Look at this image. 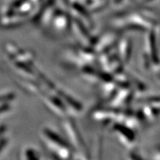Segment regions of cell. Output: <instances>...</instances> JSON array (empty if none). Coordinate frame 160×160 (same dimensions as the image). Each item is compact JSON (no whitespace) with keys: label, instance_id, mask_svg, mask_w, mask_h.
Returning <instances> with one entry per match:
<instances>
[{"label":"cell","instance_id":"1","mask_svg":"<svg viewBox=\"0 0 160 160\" xmlns=\"http://www.w3.org/2000/svg\"><path fill=\"white\" fill-rule=\"evenodd\" d=\"M66 130H67L68 134L70 137L73 142L77 145L78 147L80 148V149L85 150V145L84 143V140H82V138L81 137V135H80L79 132L78 131V129H77L76 126L74 125L72 122H67L65 124Z\"/></svg>","mask_w":160,"mask_h":160},{"label":"cell","instance_id":"2","mask_svg":"<svg viewBox=\"0 0 160 160\" xmlns=\"http://www.w3.org/2000/svg\"><path fill=\"white\" fill-rule=\"evenodd\" d=\"M44 133H45V137L49 139V141L54 145L56 147L60 148L62 149H68L71 150L70 148V146L60 136L57 134V133H55L54 131H51L48 128H46L44 131Z\"/></svg>","mask_w":160,"mask_h":160},{"label":"cell","instance_id":"3","mask_svg":"<svg viewBox=\"0 0 160 160\" xmlns=\"http://www.w3.org/2000/svg\"><path fill=\"white\" fill-rule=\"evenodd\" d=\"M113 129L120 136V139L121 140H125V142H128V144H131L134 141V133L132 131V130L130 128L122 125H116L113 127Z\"/></svg>","mask_w":160,"mask_h":160},{"label":"cell","instance_id":"4","mask_svg":"<svg viewBox=\"0 0 160 160\" xmlns=\"http://www.w3.org/2000/svg\"><path fill=\"white\" fill-rule=\"evenodd\" d=\"M120 48V57L124 61V62H128L130 57L131 56L132 51V42L131 40L126 39L119 45Z\"/></svg>","mask_w":160,"mask_h":160},{"label":"cell","instance_id":"5","mask_svg":"<svg viewBox=\"0 0 160 160\" xmlns=\"http://www.w3.org/2000/svg\"><path fill=\"white\" fill-rule=\"evenodd\" d=\"M57 96L61 98L62 99L64 100L63 102H65V103L67 104L70 106H71L73 109L76 110V111H81L82 109V105L79 102H78L77 100L70 97L69 95L66 94L65 92L62 91H57Z\"/></svg>","mask_w":160,"mask_h":160},{"label":"cell","instance_id":"6","mask_svg":"<svg viewBox=\"0 0 160 160\" xmlns=\"http://www.w3.org/2000/svg\"><path fill=\"white\" fill-rule=\"evenodd\" d=\"M149 48L150 54H151V59L155 64L159 63V59L157 53V48H156V35L155 33L151 31L149 36Z\"/></svg>","mask_w":160,"mask_h":160},{"label":"cell","instance_id":"7","mask_svg":"<svg viewBox=\"0 0 160 160\" xmlns=\"http://www.w3.org/2000/svg\"><path fill=\"white\" fill-rule=\"evenodd\" d=\"M25 155V158L28 159H39V157H37V152H36L34 150H33L31 148L26 150Z\"/></svg>","mask_w":160,"mask_h":160},{"label":"cell","instance_id":"8","mask_svg":"<svg viewBox=\"0 0 160 160\" xmlns=\"http://www.w3.org/2000/svg\"><path fill=\"white\" fill-rule=\"evenodd\" d=\"M15 94L13 93H6L4 94L0 95V103L4 102H10L13 99Z\"/></svg>","mask_w":160,"mask_h":160},{"label":"cell","instance_id":"9","mask_svg":"<svg viewBox=\"0 0 160 160\" xmlns=\"http://www.w3.org/2000/svg\"><path fill=\"white\" fill-rule=\"evenodd\" d=\"M10 105L8 102H4L0 103V113H2L4 112L8 111L10 109Z\"/></svg>","mask_w":160,"mask_h":160},{"label":"cell","instance_id":"10","mask_svg":"<svg viewBox=\"0 0 160 160\" xmlns=\"http://www.w3.org/2000/svg\"><path fill=\"white\" fill-rule=\"evenodd\" d=\"M8 142V140L5 138H0V151L4 148V147L6 145Z\"/></svg>","mask_w":160,"mask_h":160}]
</instances>
